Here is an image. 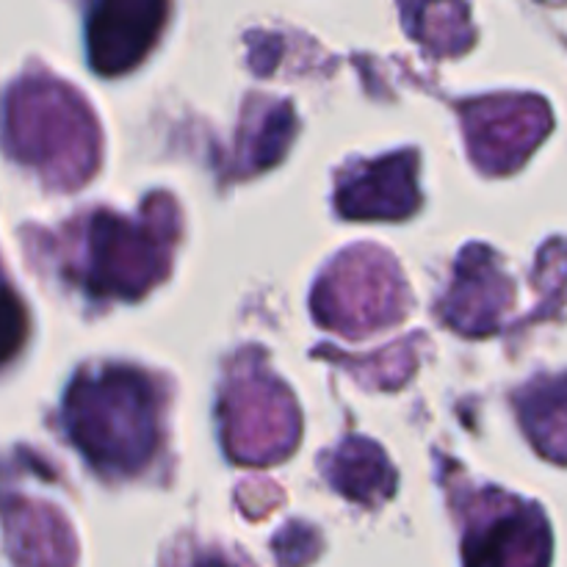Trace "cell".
Instances as JSON below:
<instances>
[{
  "label": "cell",
  "mask_w": 567,
  "mask_h": 567,
  "mask_svg": "<svg viewBox=\"0 0 567 567\" xmlns=\"http://www.w3.org/2000/svg\"><path fill=\"white\" fill-rule=\"evenodd\" d=\"M64 419L72 441L100 468L136 471L158 443V399L147 377L131 369L78 377Z\"/></svg>",
  "instance_id": "6da1fadb"
},
{
  "label": "cell",
  "mask_w": 567,
  "mask_h": 567,
  "mask_svg": "<svg viewBox=\"0 0 567 567\" xmlns=\"http://www.w3.org/2000/svg\"><path fill=\"white\" fill-rule=\"evenodd\" d=\"M9 131L20 158L59 172L64 183L83 181L97 158L92 116L83 103L53 81L20 86L11 103Z\"/></svg>",
  "instance_id": "7a4b0ae2"
},
{
  "label": "cell",
  "mask_w": 567,
  "mask_h": 567,
  "mask_svg": "<svg viewBox=\"0 0 567 567\" xmlns=\"http://www.w3.org/2000/svg\"><path fill=\"white\" fill-rule=\"evenodd\" d=\"M166 238L155 236L147 221L114 219L97 214L86 230L83 280L94 293L138 297L166 266Z\"/></svg>",
  "instance_id": "3957f363"
},
{
  "label": "cell",
  "mask_w": 567,
  "mask_h": 567,
  "mask_svg": "<svg viewBox=\"0 0 567 567\" xmlns=\"http://www.w3.org/2000/svg\"><path fill=\"white\" fill-rule=\"evenodd\" d=\"M225 413V435L233 454L249 463V457H277L297 441V413L291 399L275 382L255 377L230 391Z\"/></svg>",
  "instance_id": "277c9868"
},
{
  "label": "cell",
  "mask_w": 567,
  "mask_h": 567,
  "mask_svg": "<svg viewBox=\"0 0 567 567\" xmlns=\"http://www.w3.org/2000/svg\"><path fill=\"white\" fill-rule=\"evenodd\" d=\"M166 0H94L86 39L92 66L103 75L133 70L161 37Z\"/></svg>",
  "instance_id": "5b68a950"
},
{
  "label": "cell",
  "mask_w": 567,
  "mask_h": 567,
  "mask_svg": "<svg viewBox=\"0 0 567 567\" xmlns=\"http://www.w3.org/2000/svg\"><path fill=\"white\" fill-rule=\"evenodd\" d=\"M465 122L476 161L491 169H509L540 142L551 116L540 100H493L476 103Z\"/></svg>",
  "instance_id": "8992f818"
},
{
  "label": "cell",
  "mask_w": 567,
  "mask_h": 567,
  "mask_svg": "<svg viewBox=\"0 0 567 567\" xmlns=\"http://www.w3.org/2000/svg\"><path fill=\"white\" fill-rule=\"evenodd\" d=\"M415 205V155L410 153L369 166L338 194V208L352 219H402Z\"/></svg>",
  "instance_id": "52a82bcc"
},
{
  "label": "cell",
  "mask_w": 567,
  "mask_h": 567,
  "mask_svg": "<svg viewBox=\"0 0 567 567\" xmlns=\"http://www.w3.org/2000/svg\"><path fill=\"white\" fill-rule=\"evenodd\" d=\"M28 336V319L22 302L9 291L6 286H0V365L9 363L17 354V349L22 347Z\"/></svg>",
  "instance_id": "ba28073f"
}]
</instances>
